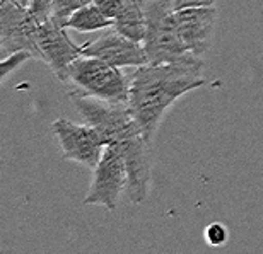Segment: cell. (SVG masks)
Returning a JSON list of instances; mask_svg holds the SVG:
<instances>
[{"mask_svg": "<svg viewBox=\"0 0 263 254\" xmlns=\"http://www.w3.org/2000/svg\"><path fill=\"white\" fill-rule=\"evenodd\" d=\"M203 86V60L200 56L137 67L130 77L128 108L145 140L152 144L161 121L178 99Z\"/></svg>", "mask_w": 263, "mask_h": 254, "instance_id": "cell-1", "label": "cell"}, {"mask_svg": "<svg viewBox=\"0 0 263 254\" xmlns=\"http://www.w3.org/2000/svg\"><path fill=\"white\" fill-rule=\"evenodd\" d=\"M77 113L87 125L94 126L106 145L115 147L125 159L128 171V198L132 203H144L151 191L152 162L149 142L139 128L128 103H111L81 94H70Z\"/></svg>", "mask_w": 263, "mask_h": 254, "instance_id": "cell-2", "label": "cell"}, {"mask_svg": "<svg viewBox=\"0 0 263 254\" xmlns=\"http://www.w3.org/2000/svg\"><path fill=\"white\" fill-rule=\"evenodd\" d=\"M65 84L70 87V94L111 103H128L130 81H127L120 67L99 58L87 55L76 58L68 67Z\"/></svg>", "mask_w": 263, "mask_h": 254, "instance_id": "cell-3", "label": "cell"}, {"mask_svg": "<svg viewBox=\"0 0 263 254\" xmlns=\"http://www.w3.org/2000/svg\"><path fill=\"white\" fill-rule=\"evenodd\" d=\"M147 29L142 41L149 63L186 60L192 55L183 43L170 0H144Z\"/></svg>", "mask_w": 263, "mask_h": 254, "instance_id": "cell-4", "label": "cell"}, {"mask_svg": "<svg viewBox=\"0 0 263 254\" xmlns=\"http://www.w3.org/2000/svg\"><path fill=\"white\" fill-rule=\"evenodd\" d=\"M92 171L91 186L84 198V205H98L115 211L123 191L128 188V171L123 155L115 147L106 145Z\"/></svg>", "mask_w": 263, "mask_h": 254, "instance_id": "cell-5", "label": "cell"}, {"mask_svg": "<svg viewBox=\"0 0 263 254\" xmlns=\"http://www.w3.org/2000/svg\"><path fill=\"white\" fill-rule=\"evenodd\" d=\"M51 131L59 140L64 159L82 164L89 169L96 167L106 142L94 126L87 123L77 125L67 118H57L51 123Z\"/></svg>", "mask_w": 263, "mask_h": 254, "instance_id": "cell-6", "label": "cell"}, {"mask_svg": "<svg viewBox=\"0 0 263 254\" xmlns=\"http://www.w3.org/2000/svg\"><path fill=\"white\" fill-rule=\"evenodd\" d=\"M40 23L29 14L28 5L19 0H2L0 2V36L2 46L10 53L28 51L38 58L36 33Z\"/></svg>", "mask_w": 263, "mask_h": 254, "instance_id": "cell-7", "label": "cell"}, {"mask_svg": "<svg viewBox=\"0 0 263 254\" xmlns=\"http://www.w3.org/2000/svg\"><path fill=\"white\" fill-rule=\"evenodd\" d=\"M36 48L38 60L45 62L62 82H65L70 63L82 55V45L79 46L73 43L67 28L55 24L51 19L40 23L36 33Z\"/></svg>", "mask_w": 263, "mask_h": 254, "instance_id": "cell-8", "label": "cell"}, {"mask_svg": "<svg viewBox=\"0 0 263 254\" xmlns=\"http://www.w3.org/2000/svg\"><path fill=\"white\" fill-rule=\"evenodd\" d=\"M82 55L99 58L115 67H142L149 63L144 45L120 34L117 29L106 31L96 40L82 45Z\"/></svg>", "mask_w": 263, "mask_h": 254, "instance_id": "cell-9", "label": "cell"}, {"mask_svg": "<svg viewBox=\"0 0 263 254\" xmlns=\"http://www.w3.org/2000/svg\"><path fill=\"white\" fill-rule=\"evenodd\" d=\"M175 19L183 43L192 55L202 58L210 48L217 24V7H186L175 10Z\"/></svg>", "mask_w": 263, "mask_h": 254, "instance_id": "cell-10", "label": "cell"}, {"mask_svg": "<svg viewBox=\"0 0 263 254\" xmlns=\"http://www.w3.org/2000/svg\"><path fill=\"white\" fill-rule=\"evenodd\" d=\"M113 29L137 43H142L147 29L144 0H125L117 17L113 19Z\"/></svg>", "mask_w": 263, "mask_h": 254, "instance_id": "cell-11", "label": "cell"}, {"mask_svg": "<svg viewBox=\"0 0 263 254\" xmlns=\"http://www.w3.org/2000/svg\"><path fill=\"white\" fill-rule=\"evenodd\" d=\"M109 28H113V19H109L94 2L79 9L67 23V29L79 31V33H94V31Z\"/></svg>", "mask_w": 263, "mask_h": 254, "instance_id": "cell-12", "label": "cell"}, {"mask_svg": "<svg viewBox=\"0 0 263 254\" xmlns=\"http://www.w3.org/2000/svg\"><path fill=\"white\" fill-rule=\"evenodd\" d=\"M92 2L94 0H51L50 19L53 21L55 24L67 28L68 19H70L79 9H82L84 5L92 4Z\"/></svg>", "mask_w": 263, "mask_h": 254, "instance_id": "cell-13", "label": "cell"}, {"mask_svg": "<svg viewBox=\"0 0 263 254\" xmlns=\"http://www.w3.org/2000/svg\"><path fill=\"white\" fill-rule=\"evenodd\" d=\"M29 58H33V56H31V53L28 51H15V53H10L4 60H0V84H2L10 73L17 70L26 60H29Z\"/></svg>", "mask_w": 263, "mask_h": 254, "instance_id": "cell-14", "label": "cell"}, {"mask_svg": "<svg viewBox=\"0 0 263 254\" xmlns=\"http://www.w3.org/2000/svg\"><path fill=\"white\" fill-rule=\"evenodd\" d=\"M228 239H229V230L220 222H214V224L207 225V229H205V241H207L209 246L220 247L228 242Z\"/></svg>", "mask_w": 263, "mask_h": 254, "instance_id": "cell-15", "label": "cell"}, {"mask_svg": "<svg viewBox=\"0 0 263 254\" xmlns=\"http://www.w3.org/2000/svg\"><path fill=\"white\" fill-rule=\"evenodd\" d=\"M123 2L125 0H94V4H96L109 19L117 17V14L120 12V9H122Z\"/></svg>", "mask_w": 263, "mask_h": 254, "instance_id": "cell-16", "label": "cell"}, {"mask_svg": "<svg viewBox=\"0 0 263 254\" xmlns=\"http://www.w3.org/2000/svg\"><path fill=\"white\" fill-rule=\"evenodd\" d=\"M219 0H170L171 7L178 9H186V7H209V5H217Z\"/></svg>", "mask_w": 263, "mask_h": 254, "instance_id": "cell-17", "label": "cell"}]
</instances>
